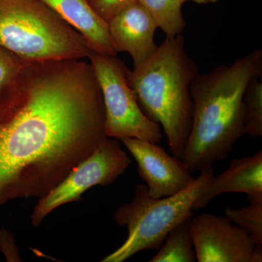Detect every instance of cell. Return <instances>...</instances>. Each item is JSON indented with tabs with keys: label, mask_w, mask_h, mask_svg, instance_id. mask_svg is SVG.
I'll return each instance as SVG.
<instances>
[{
	"label": "cell",
	"mask_w": 262,
	"mask_h": 262,
	"mask_svg": "<svg viewBox=\"0 0 262 262\" xmlns=\"http://www.w3.org/2000/svg\"><path fill=\"white\" fill-rule=\"evenodd\" d=\"M106 138L90 61H24L0 90V206L46 195Z\"/></svg>",
	"instance_id": "1"
},
{
	"label": "cell",
	"mask_w": 262,
	"mask_h": 262,
	"mask_svg": "<svg viewBox=\"0 0 262 262\" xmlns=\"http://www.w3.org/2000/svg\"><path fill=\"white\" fill-rule=\"evenodd\" d=\"M261 75L262 50L257 49L196 77L190 89L192 125L181 158L191 173L228 158L245 134V90Z\"/></svg>",
	"instance_id": "2"
},
{
	"label": "cell",
	"mask_w": 262,
	"mask_h": 262,
	"mask_svg": "<svg viewBox=\"0 0 262 262\" xmlns=\"http://www.w3.org/2000/svg\"><path fill=\"white\" fill-rule=\"evenodd\" d=\"M199 75L182 34L166 38L149 59L127 71L136 101L159 124L173 156L182 158L192 120L191 85Z\"/></svg>",
	"instance_id": "3"
},
{
	"label": "cell",
	"mask_w": 262,
	"mask_h": 262,
	"mask_svg": "<svg viewBox=\"0 0 262 262\" xmlns=\"http://www.w3.org/2000/svg\"><path fill=\"white\" fill-rule=\"evenodd\" d=\"M0 47L24 61L85 59V39L41 0H0Z\"/></svg>",
	"instance_id": "4"
},
{
	"label": "cell",
	"mask_w": 262,
	"mask_h": 262,
	"mask_svg": "<svg viewBox=\"0 0 262 262\" xmlns=\"http://www.w3.org/2000/svg\"><path fill=\"white\" fill-rule=\"evenodd\" d=\"M214 175L213 166L203 168L189 187L165 198H151L146 185H136L132 201L114 214L117 225L127 227V239L101 262L125 261L140 251L158 249L174 227L194 215V204Z\"/></svg>",
	"instance_id": "5"
},
{
	"label": "cell",
	"mask_w": 262,
	"mask_h": 262,
	"mask_svg": "<svg viewBox=\"0 0 262 262\" xmlns=\"http://www.w3.org/2000/svg\"><path fill=\"white\" fill-rule=\"evenodd\" d=\"M89 61L102 94L105 131L108 138H132L159 144L163 130L146 116L127 79V68L116 56L91 52Z\"/></svg>",
	"instance_id": "6"
},
{
	"label": "cell",
	"mask_w": 262,
	"mask_h": 262,
	"mask_svg": "<svg viewBox=\"0 0 262 262\" xmlns=\"http://www.w3.org/2000/svg\"><path fill=\"white\" fill-rule=\"evenodd\" d=\"M132 163L117 139L106 138L89 158L81 162L58 185L39 198L31 215V223L39 227L52 211L63 205L82 200L95 186L113 184Z\"/></svg>",
	"instance_id": "7"
},
{
	"label": "cell",
	"mask_w": 262,
	"mask_h": 262,
	"mask_svg": "<svg viewBox=\"0 0 262 262\" xmlns=\"http://www.w3.org/2000/svg\"><path fill=\"white\" fill-rule=\"evenodd\" d=\"M193 246L198 262H252L256 246L250 236L226 216L211 213L190 220Z\"/></svg>",
	"instance_id": "8"
},
{
	"label": "cell",
	"mask_w": 262,
	"mask_h": 262,
	"mask_svg": "<svg viewBox=\"0 0 262 262\" xmlns=\"http://www.w3.org/2000/svg\"><path fill=\"white\" fill-rule=\"evenodd\" d=\"M138 164V172L146 183L147 192L154 198L182 192L194 181L187 164L171 156L156 143L125 138L120 140Z\"/></svg>",
	"instance_id": "9"
},
{
	"label": "cell",
	"mask_w": 262,
	"mask_h": 262,
	"mask_svg": "<svg viewBox=\"0 0 262 262\" xmlns=\"http://www.w3.org/2000/svg\"><path fill=\"white\" fill-rule=\"evenodd\" d=\"M107 23L117 53H128L134 67L149 59L158 49L155 41L157 24L137 0L119 10Z\"/></svg>",
	"instance_id": "10"
},
{
	"label": "cell",
	"mask_w": 262,
	"mask_h": 262,
	"mask_svg": "<svg viewBox=\"0 0 262 262\" xmlns=\"http://www.w3.org/2000/svg\"><path fill=\"white\" fill-rule=\"evenodd\" d=\"M85 39L91 51L116 56L107 21L90 5L89 0H41Z\"/></svg>",
	"instance_id": "11"
},
{
	"label": "cell",
	"mask_w": 262,
	"mask_h": 262,
	"mask_svg": "<svg viewBox=\"0 0 262 262\" xmlns=\"http://www.w3.org/2000/svg\"><path fill=\"white\" fill-rule=\"evenodd\" d=\"M224 193L262 195V151L232 160L229 168L215 176L198 198L194 211L206 208L212 200Z\"/></svg>",
	"instance_id": "12"
},
{
	"label": "cell",
	"mask_w": 262,
	"mask_h": 262,
	"mask_svg": "<svg viewBox=\"0 0 262 262\" xmlns=\"http://www.w3.org/2000/svg\"><path fill=\"white\" fill-rule=\"evenodd\" d=\"M188 218L174 227L160 246L158 253L149 262H194L195 251Z\"/></svg>",
	"instance_id": "13"
},
{
	"label": "cell",
	"mask_w": 262,
	"mask_h": 262,
	"mask_svg": "<svg viewBox=\"0 0 262 262\" xmlns=\"http://www.w3.org/2000/svg\"><path fill=\"white\" fill-rule=\"evenodd\" d=\"M154 19L158 29L166 38L182 34L185 28L183 15V0H137Z\"/></svg>",
	"instance_id": "14"
},
{
	"label": "cell",
	"mask_w": 262,
	"mask_h": 262,
	"mask_svg": "<svg viewBox=\"0 0 262 262\" xmlns=\"http://www.w3.org/2000/svg\"><path fill=\"white\" fill-rule=\"evenodd\" d=\"M248 206L225 208V216L244 229L256 248H262V195L247 196Z\"/></svg>",
	"instance_id": "15"
},
{
	"label": "cell",
	"mask_w": 262,
	"mask_h": 262,
	"mask_svg": "<svg viewBox=\"0 0 262 262\" xmlns=\"http://www.w3.org/2000/svg\"><path fill=\"white\" fill-rule=\"evenodd\" d=\"M261 77H254L245 90L243 103L245 115V134L250 137L262 136Z\"/></svg>",
	"instance_id": "16"
},
{
	"label": "cell",
	"mask_w": 262,
	"mask_h": 262,
	"mask_svg": "<svg viewBox=\"0 0 262 262\" xmlns=\"http://www.w3.org/2000/svg\"><path fill=\"white\" fill-rule=\"evenodd\" d=\"M24 61L0 47V90L15 75Z\"/></svg>",
	"instance_id": "17"
},
{
	"label": "cell",
	"mask_w": 262,
	"mask_h": 262,
	"mask_svg": "<svg viewBox=\"0 0 262 262\" xmlns=\"http://www.w3.org/2000/svg\"><path fill=\"white\" fill-rule=\"evenodd\" d=\"M134 1L135 0H89L95 11L107 22L119 10Z\"/></svg>",
	"instance_id": "18"
},
{
	"label": "cell",
	"mask_w": 262,
	"mask_h": 262,
	"mask_svg": "<svg viewBox=\"0 0 262 262\" xmlns=\"http://www.w3.org/2000/svg\"><path fill=\"white\" fill-rule=\"evenodd\" d=\"M0 248L10 261H20L18 249L13 234L5 229L0 230Z\"/></svg>",
	"instance_id": "19"
},
{
	"label": "cell",
	"mask_w": 262,
	"mask_h": 262,
	"mask_svg": "<svg viewBox=\"0 0 262 262\" xmlns=\"http://www.w3.org/2000/svg\"><path fill=\"white\" fill-rule=\"evenodd\" d=\"M187 1L193 2V3H195L196 4H208V3H217V2L221 1V0H183L184 3Z\"/></svg>",
	"instance_id": "20"
}]
</instances>
